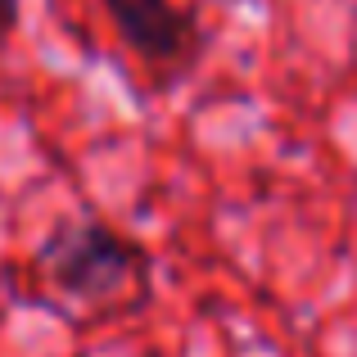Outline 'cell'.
I'll use <instances>...</instances> for the list:
<instances>
[{
	"mask_svg": "<svg viewBox=\"0 0 357 357\" xmlns=\"http://www.w3.org/2000/svg\"><path fill=\"white\" fill-rule=\"evenodd\" d=\"M118 36L149 63H176L199 45V23L172 0H100Z\"/></svg>",
	"mask_w": 357,
	"mask_h": 357,
	"instance_id": "7a4b0ae2",
	"label": "cell"
},
{
	"mask_svg": "<svg viewBox=\"0 0 357 357\" xmlns=\"http://www.w3.org/2000/svg\"><path fill=\"white\" fill-rule=\"evenodd\" d=\"M18 27V0H0V36H9Z\"/></svg>",
	"mask_w": 357,
	"mask_h": 357,
	"instance_id": "3957f363",
	"label": "cell"
},
{
	"mask_svg": "<svg viewBox=\"0 0 357 357\" xmlns=\"http://www.w3.org/2000/svg\"><path fill=\"white\" fill-rule=\"evenodd\" d=\"M36 262L45 267L50 285L63 289L68 298H109L145 267L136 244L91 218L54 227V236L41 244Z\"/></svg>",
	"mask_w": 357,
	"mask_h": 357,
	"instance_id": "6da1fadb",
	"label": "cell"
}]
</instances>
